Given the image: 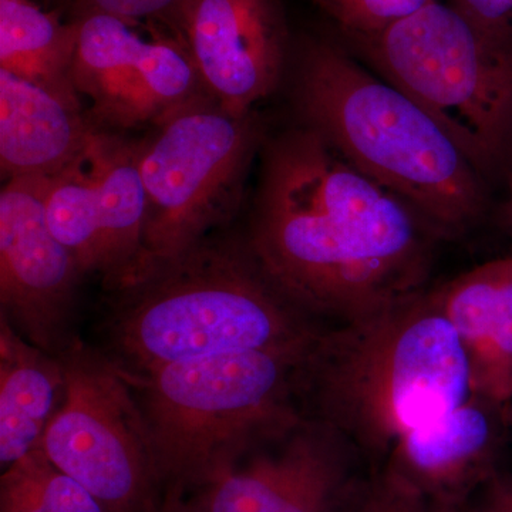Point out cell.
<instances>
[{
	"label": "cell",
	"mask_w": 512,
	"mask_h": 512,
	"mask_svg": "<svg viewBox=\"0 0 512 512\" xmlns=\"http://www.w3.org/2000/svg\"><path fill=\"white\" fill-rule=\"evenodd\" d=\"M440 238L311 128L266 147L248 244L313 319L345 325L429 291Z\"/></svg>",
	"instance_id": "cell-1"
},
{
	"label": "cell",
	"mask_w": 512,
	"mask_h": 512,
	"mask_svg": "<svg viewBox=\"0 0 512 512\" xmlns=\"http://www.w3.org/2000/svg\"><path fill=\"white\" fill-rule=\"evenodd\" d=\"M384 80L453 138L478 171L512 148V42L429 0L372 39L359 40Z\"/></svg>",
	"instance_id": "cell-6"
},
{
	"label": "cell",
	"mask_w": 512,
	"mask_h": 512,
	"mask_svg": "<svg viewBox=\"0 0 512 512\" xmlns=\"http://www.w3.org/2000/svg\"><path fill=\"white\" fill-rule=\"evenodd\" d=\"M49 177H13L0 194V316L22 338L62 355L73 333L83 272L50 228Z\"/></svg>",
	"instance_id": "cell-12"
},
{
	"label": "cell",
	"mask_w": 512,
	"mask_h": 512,
	"mask_svg": "<svg viewBox=\"0 0 512 512\" xmlns=\"http://www.w3.org/2000/svg\"><path fill=\"white\" fill-rule=\"evenodd\" d=\"M157 512H197L187 498L178 495H165L164 503Z\"/></svg>",
	"instance_id": "cell-25"
},
{
	"label": "cell",
	"mask_w": 512,
	"mask_h": 512,
	"mask_svg": "<svg viewBox=\"0 0 512 512\" xmlns=\"http://www.w3.org/2000/svg\"><path fill=\"white\" fill-rule=\"evenodd\" d=\"M83 13H106L133 22L163 19L170 25L184 0H77Z\"/></svg>",
	"instance_id": "cell-22"
},
{
	"label": "cell",
	"mask_w": 512,
	"mask_h": 512,
	"mask_svg": "<svg viewBox=\"0 0 512 512\" xmlns=\"http://www.w3.org/2000/svg\"><path fill=\"white\" fill-rule=\"evenodd\" d=\"M511 194H512V184H511ZM511 205H512V200H511Z\"/></svg>",
	"instance_id": "cell-26"
},
{
	"label": "cell",
	"mask_w": 512,
	"mask_h": 512,
	"mask_svg": "<svg viewBox=\"0 0 512 512\" xmlns=\"http://www.w3.org/2000/svg\"><path fill=\"white\" fill-rule=\"evenodd\" d=\"M336 23L359 40L372 39L429 0H315Z\"/></svg>",
	"instance_id": "cell-21"
},
{
	"label": "cell",
	"mask_w": 512,
	"mask_h": 512,
	"mask_svg": "<svg viewBox=\"0 0 512 512\" xmlns=\"http://www.w3.org/2000/svg\"><path fill=\"white\" fill-rule=\"evenodd\" d=\"M476 28L512 42V0H448Z\"/></svg>",
	"instance_id": "cell-23"
},
{
	"label": "cell",
	"mask_w": 512,
	"mask_h": 512,
	"mask_svg": "<svg viewBox=\"0 0 512 512\" xmlns=\"http://www.w3.org/2000/svg\"><path fill=\"white\" fill-rule=\"evenodd\" d=\"M464 508L466 512H512V476L495 474Z\"/></svg>",
	"instance_id": "cell-24"
},
{
	"label": "cell",
	"mask_w": 512,
	"mask_h": 512,
	"mask_svg": "<svg viewBox=\"0 0 512 512\" xmlns=\"http://www.w3.org/2000/svg\"><path fill=\"white\" fill-rule=\"evenodd\" d=\"M138 141L97 127L82 153L47 180L46 214L83 275L110 292L136 281L143 262L146 194Z\"/></svg>",
	"instance_id": "cell-9"
},
{
	"label": "cell",
	"mask_w": 512,
	"mask_h": 512,
	"mask_svg": "<svg viewBox=\"0 0 512 512\" xmlns=\"http://www.w3.org/2000/svg\"><path fill=\"white\" fill-rule=\"evenodd\" d=\"M313 342L126 376L146 417L165 495L187 497L301 419L299 370Z\"/></svg>",
	"instance_id": "cell-5"
},
{
	"label": "cell",
	"mask_w": 512,
	"mask_h": 512,
	"mask_svg": "<svg viewBox=\"0 0 512 512\" xmlns=\"http://www.w3.org/2000/svg\"><path fill=\"white\" fill-rule=\"evenodd\" d=\"M110 293L100 350L126 376L309 345L323 330L266 274L248 241L208 237Z\"/></svg>",
	"instance_id": "cell-3"
},
{
	"label": "cell",
	"mask_w": 512,
	"mask_h": 512,
	"mask_svg": "<svg viewBox=\"0 0 512 512\" xmlns=\"http://www.w3.org/2000/svg\"><path fill=\"white\" fill-rule=\"evenodd\" d=\"M66 396L60 356L19 335L0 316V464L6 470L42 446Z\"/></svg>",
	"instance_id": "cell-17"
},
{
	"label": "cell",
	"mask_w": 512,
	"mask_h": 512,
	"mask_svg": "<svg viewBox=\"0 0 512 512\" xmlns=\"http://www.w3.org/2000/svg\"><path fill=\"white\" fill-rule=\"evenodd\" d=\"M79 19L63 23L33 0H0V69L83 109L73 83Z\"/></svg>",
	"instance_id": "cell-18"
},
{
	"label": "cell",
	"mask_w": 512,
	"mask_h": 512,
	"mask_svg": "<svg viewBox=\"0 0 512 512\" xmlns=\"http://www.w3.org/2000/svg\"><path fill=\"white\" fill-rule=\"evenodd\" d=\"M153 124L138 141L146 222L136 281L234 215L259 137L252 114L234 116L205 93Z\"/></svg>",
	"instance_id": "cell-7"
},
{
	"label": "cell",
	"mask_w": 512,
	"mask_h": 512,
	"mask_svg": "<svg viewBox=\"0 0 512 512\" xmlns=\"http://www.w3.org/2000/svg\"><path fill=\"white\" fill-rule=\"evenodd\" d=\"M370 471L342 434L303 414L185 498L197 512H348Z\"/></svg>",
	"instance_id": "cell-10"
},
{
	"label": "cell",
	"mask_w": 512,
	"mask_h": 512,
	"mask_svg": "<svg viewBox=\"0 0 512 512\" xmlns=\"http://www.w3.org/2000/svg\"><path fill=\"white\" fill-rule=\"evenodd\" d=\"M348 512H466L434 500L386 470L370 471Z\"/></svg>",
	"instance_id": "cell-20"
},
{
	"label": "cell",
	"mask_w": 512,
	"mask_h": 512,
	"mask_svg": "<svg viewBox=\"0 0 512 512\" xmlns=\"http://www.w3.org/2000/svg\"><path fill=\"white\" fill-rule=\"evenodd\" d=\"M295 101L305 127L414 211L441 238L464 234L485 210L483 174L436 120L333 43H309Z\"/></svg>",
	"instance_id": "cell-4"
},
{
	"label": "cell",
	"mask_w": 512,
	"mask_h": 512,
	"mask_svg": "<svg viewBox=\"0 0 512 512\" xmlns=\"http://www.w3.org/2000/svg\"><path fill=\"white\" fill-rule=\"evenodd\" d=\"M141 26L106 13L79 18L73 83L103 130L153 124L200 87L183 43L174 35L143 36Z\"/></svg>",
	"instance_id": "cell-11"
},
{
	"label": "cell",
	"mask_w": 512,
	"mask_h": 512,
	"mask_svg": "<svg viewBox=\"0 0 512 512\" xmlns=\"http://www.w3.org/2000/svg\"><path fill=\"white\" fill-rule=\"evenodd\" d=\"M190 55L202 90L234 116L274 92L286 57L278 0H184L170 22Z\"/></svg>",
	"instance_id": "cell-13"
},
{
	"label": "cell",
	"mask_w": 512,
	"mask_h": 512,
	"mask_svg": "<svg viewBox=\"0 0 512 512\" xmlns=\"http://www.w3.org/2000/svg\"><path fill=\"white\" fill-rule=\"evenodd\" d=\"M66 396L42 448L104 512H157L165 493L146 417L126 375L74 338L62 355Z\"/></svg>",
	"instance_id": "cell-8"
},
{
	"label": "cell",
	"mask_w": 512,
	"mask_h": 512,
	"mask_svg": "<svg viewBox=\"0 0 512 512\" xmlns=\"http://www.w3.org/2000/svg\"><path fill=\"white\" fill-rule=\"evenodd\" d=\"M511 410L473 394L457 409L403 437L380 470L434 500L463 507L497 474Z\"/></svg>",
	"instance_id": "cell-14"
},
{
	"label": "cell",
	"mask_w": 512,
	"mask_h": 512,
	"mask_svg": "<svg viewBox=\"0 0 512 512\" xmlns=\"http://www.w3.org/2000/svg\"><path fill=\"white\" fill-rule=\"evenodd\" d=\"M473 394L466 352L433 289L323 329L298 377L302 413L342 434L372 471Z\"/></svg>",
	"instance_id": "cell-2"
},
{
	"label": "cell",
	"mask_w": 512,
	"mask_h": 512,
	"mask_svg": "<svg viewBox=\"0 0 512 512\" xmlns=\"http://www.w3.org/2000/svg\"><path fill=\"white\" fill-rule=\"evenodd\" d=\"M96 126L83 109L0 69V165L6 177H52Z\"/></svg>",
	"instance_id": "cell-16"
},
{
	"label": "cell",
	"mask_w": 512,
	"mask_h": 512,
	"mask_svg": "<svg viewBox=\"0 0 512 512\" xmlns=\"http://www.w3.org/2000/svg\"><path fill=\"white\" fill-rule=\"evenodd\" d=\"M456 329L473 392L512 407V258H498L433 289Z\"/></svg>",
	"instance_id": "cell-15"
},
{
	"label": "cell",
	"mask_w": 512,
	"mask_h": 512,
	"mask_svg": "<svg viewBox=\"0 0 512 512\" xmlns=\"http://www.w3.org/2000/svg\"><path fill=\"white\" fill-rule=\"evenodd\" d=\"M0 512H104L82 484L47 457L42 446L3 470Z\"/></svg>",
	"instance_id": "cell-19"
}]
</instances>
